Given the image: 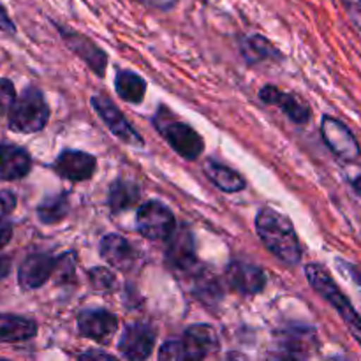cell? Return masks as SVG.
<instances>
[{"label": "cell", "instance_id": "cell-1", "mask_svg": "<svg viewBox=\"0 0 361 361\" xmlns=\"http://www.w3.org/2000/svg\"><path fill=\"white\" fill-rule=\"evenodd\" d=\"M256 231L264 247L282 263L296 267L302 261L298 236L286 215L274 208H263L256 217Z\"/></svg>", "mask_w": 361, "mask_h": 361}, {"label": "cell", "instance_id": "cell-2", "mask_svg": "<svg viewBox=\"0 0 361 361\" xmlns=\"http://www.w3.org/2000/svg\"><path fill=\"white\" fill-rule=\"evenodd\" d=\"M305 275L309 284L312 286L314 291L321 296V298L326 300L338 314L344 319V323L348 324L349 330L353 331L356 341H361V317L356 312L355 307L351 305L348 298H345L344 293L338 289V286L335 284V281L331 279V275L324 270L321 264L310 263L305 267Z\"/></svg>", "mask_w": 361, "mask_h": 361}, {"label": "cell", "instance_id": "cell-3", "mask_svg": "<svg viewBox=\"0 0 361 361\" xmlns=\"http://www.w3.org/2000/svg\"><path fill=\"white\" fill-rule=\"evenodd\" d=\"M217 348V337L210 326H190L182 338L166 342L159 351V361H203Z\"/></svg>", "mask_w": 361, "mask_h": 361}, {"label": "cell", "instance_id": "cell-4", "mask_svg": "<svg viewBox=\"0 0 361 361\" xmlns=\"http://www.w3.org/2000/svg\"><path fill=\"white\" fill-rule=\"evenodd\" d=\"M154 126L159 130V134L168 141L169 147L176 154L182 155L183 159L194 161V159H197L203 154L204 143L200 134L192 127L187 126L185 122L176 120L169 109H159V113L154 118Z\"/></svg>", "mask_w": 361, "mask_h": 361}, {"label": "cell", "instance_id": "cell-5", "mask_svg": "<svg viewBox=\"0 0 361 361\" xmlns=\"http://www.w3.org/2000/svg\"><path fill=\"white\" fill-rule=\"evenodd\" d=\"M49 118V108L41 90L30 87L16 99L9 111V129L14 133L32 134L44 129Z\"/></svg>", "mask_w": 361, "mask_h": 361}, {"label": "cell", "instance_id": "cell-6", "mask_svg": "<svg viewBox=\"0 0 361 361\" xmlns=\"http://www.w3.org/2000/svg\"><path fill=\"white\" fill-rule=\"evenodd\" d=\"M136 224L137 231L154 242L169 240L176 229L175 215L161 201H147L141 204L136 215Z\"/></svg>", "mask_w": 361, "mask_h": 361}, {"label": "cell", "instance_id": "cell-7", "mask_svg": "<svg viewBox=\"0 0 361 361\" xmlns=\"http://www.w3.org/2000/svg\"><path fill=\"white\" fill-rule=\"evenodd\" d=\"M321 136L326 147L334 152L337 157L344 159V161H356L360 157V145L355 140L351 130L348 126L341 122V120L334 118V116H323L321 122Z\"/></svg>", "mask_w": 361, "mask_h": 361}, {"label": "cell", "instance_id": "cell-8", "mask_svg": "<svg viewBox=\"0 0 361 361\" xmlns=\"http://www.w3.org/2000/svg\"><path fill=\"white\" fill-rule=\"evenodd\" d=\"M155 345L154 328L145 323H133L123 330L118 342V351L129 361H145Z\"/></svg>", "mask_w": 361, "mask_h": 361}, {"label": "cell", "instance_id": "cell-9", "mask_svg": "<svg viewBox=\"0 0 361 361\" xmlns=\"http://www.w3.org/2000/svg\"><path fill=\"white\" fill-rule=\"evenodd\" d=\"M92 108H94L95 111H97V115L104 120L108 129L111 130L118 140H122L123 143L134 145V147H141V145H143L141 136L133 129V126L127 122V118L120 113V109L116 108L115 102H111L108 97H104V95H94V97H92Z\"/></svg>", "mask_w": 361, "mask_h": 361}, {"label": "cell", "instance_id": "cell-10", "mask_svg": "<svg viewBox=\"0 0 361 361\" xmlns=\"http://www.w3.org/2000/svg\"><path fill=\"white\" fill-rule=\"evenodd\" d=\"M166 263L171 270L190 271L196 267V247H194V236L187 228L175 229L166 249Z\"/></svg>", "mask_w": 361, "mask_h": 361}, {"label": "cell", "instance_id": "cell-11", "mask_svg": "<svg viewBox=\"0 0 361 361\" xmlns=\"http://www.w3.org/2000/svg\"><path fill=\"white\" fill-rule=\"evenodd\" d=\"M118 328V319L115 314L102 309L83 310L78 317V330L83 337L106 344L115 335Z\"/></svg>", "mask_w": 361, "mask_h": 361}, {"label": "cell", "instance_id": "cell-12", "mask_svg": "<svg viewBox=\"0 0 361 361\" xmlns=\"http://www.w3.org/2000/svg\"><path fill=\"white\" fill-rule=\"evenodd\" d=\"M226 279L235 291L245 296L257 295L267 286V275L263 274V270L256 264L245 263V261L229 263V267L226 268Z\"/></svg>", "mask_w": 361, "mask_h": 361}, {"label": "cell", "instance_id": "cell-13", "mask_svg": "<svg viewBox=\"0 0 361 361\" xmlns=\"http://www.w3.org/2000/svg\"><path fill=\"white\" fill-rule=\"evenodd\" d=\"M95 166H97V161L94 155L87 152L66 150L55 161V171L71 182H83V180L92 178Z\"/></svg>", "mask_w": 361, "mask_h": 361}, {"label": "cell", "instance_id": "cell-14", "mask_svg": "<svg viewBox=\"0 0 361 361\" xmlns=\"http://www.w3.org/2000/svg\"><path fill=\"white\" fill-rule=\"evenodd\" d=\"M56 259L48 254H32L21 263L18 271V281L23 289H37L46 284L51 274L55 271Z\"/></svg>", "mask_w": 361, "mask_h": 361}, {"label": "cell", "instance_id": "cell-15", "mask_svg": "<svg viewBox=\"0 0 361 361\" xmlns=\"http://www.w3.org/2000/svg\"><path fill=\"white\" fill-rule=\"evenodd\" d=\"M261 101L267 102L270 106H277L281 108L293 122L296 123H307L310 118V109L300 101L296 95L286 94V92L279 90L275 87H263L259 92Z\"/></svg>", "mask_w": 361, "mask_h": 361}, {"label": "cell", "instance_id": "cell-16", "mask_svg": "<svg viewBox=\"0 0 361 361\" xmlns=\"http://www.w3.org/2000/svg\"><path fill=\"white\" fill-rule=\"evenodd\" d=\"M62 35L63 39H66V44L69 46L80 59H83L85 62L92 67L94 73L101 74V76L104 74L106 66H108V56H106V53L102 51L99 46H95L90 39L78 34V32L62 30Z\"/></svg>", "mask_w": 361, "mask_h": 361}, {"label": "cell", "instance_id": "cell-17", "mask_svg": "<svg viewBox=\"0 0 361 361\" xmlns=\"http://www.w3.org/2000/svg\"><path fill=\"white\" fill-rule=\"evenodd\" d=\"M101 257L113 268L118 270H129L136 261V252L130 247V243L120 235H106L101 240Z\"/></svg>", "mask_w": 361, "mask_h": 361}, {"label": "cell", "instance_id": "cell-18", "mask_svg": "<svg viewBox=\"0 0 361 361\" xmlns=\"http://www.w3.org/2000/svg\"><path fill=\"white\" fill-rule=\"evenodd\" d=\"M32 159L27 150L14 145H2L0 147V178L2 180H20L30 173Z\"/></svg>", "mask_w": 361, "mask_h": 361}, {"label": "cell", "instance_id": "cell-19", "mask_svg": "<svg viewBox=\"0 0 361 361\" xmlns=\"http://www.w3.org/2000/svg\"><path fill=\"white\" fill-rule=\"evenodd\" d=\"M203 169H204V175H207L208 178L219 187V189L224 190V192L233 194L245 189V178H243L240 173L233 171L231 168H228V166L221 164V162L208 159V161L204 162Z\"/></svg>", "mask_w": 361, "mask_h": 361}, {"label": "cell", "instance_id": "cell-20", "mask_svg": "<svg viewBox=\"0 0 361 361\" xmlns=\"http://www.w3.org/2000/svg\"><path fill=\"white\" fill-rule=\"evenodd\" d=\"M37 334L34 321L20 316L0 314V342L28 341Z\"/></svg>", "mask_w": 361, "mask_h": 361}, {"label": "cell", "instance_id": "cell-21", "mask_svg": "<svg viewBox=\"0 0 361 361\" xmlns=\"http://www.w3.org/2000/svg\"><path fill=\"white\" fill-rule=\"evenodd\" d=\"M116 94L130 104H140L147 94V83L141 76L130 71H120L115 80Z\"/></svg>", "mask_w": 361, "mask_h": 361}, {"label": "cell", "instance_id": "cell-22", "mask_svg": "<svg viewBox=\"0 0 361 361\" xmlns=\"http://www.w3.org/2000/svg\"><path fill=\"white\" fill-rule=\"evenodd\" d=\"M194 296L204 305H217L222 300L221 282L212 271L201 270L194 275Z\"/></svg>", "mask_w": 361, "mask_h": 361}, {"label": "cell", "instance_id": "cell-23", "mask_svg": "<svg viewBox=\"0 0 361 361\" xmlns=\"http://www.w3.org/2000/svg\"><path fill=\"white\" fill-rule=\"evenodd\" d=\"M137 197H140V189L134 183L126 182V180H116L109 189L108 204L115 214H120V212L133 207Z\"/></svg>", "mask_w": 361, "mask_h": 361}, {"label": "cell", "instance_id": "cell-24", "mask_svg": "<svg viewBox=\"0 0 361 361\" xmlns=\"http://www.w3.org/2000/svg\"><path fill=\"white\" fill-rule=\"evenodd\" d=\"M267 361H307L305 338L298 334L288 335Z\"/></svg>", "mask_w": 361, "mask_h": 361}, {"label": "cell", "instance_id": "cell-25", "mask_svg": "<svg viewBox=\"0 0 361 361\" xmlns=\"http://www.w3.org/2000/svg\"><path fill=\"white\" fill-rule=\"evenodd\" d=\"M242 53L249 63L263 62L267 59H279V51L271 46L268 39L261 35H252L242 42Z\"/></svg>", "mask_w": 361, "mask_h": 361}, {"label": "cell", "instance_id": "cell-26", "mask_svg": "<svg viewBox=\"0 0 361 361\" xmlns=\"http://www.w3.org/2000/svg\"><path fill=\"white\" fill-rule=\"evenodd\" d=\"M67 212H69V200L66 194H59V196L48 197L39 204L37 217L42 224H56L66 219Z\"/></svg>", "mask_w": 361, "mask_h": 361}, {"label": "cell", "instance_id": "cell-27", "mask_svg": "<svg viewBox=\"0 0 361 361\" xmlns=\"http://www.w3.org/2000/svg\"><path fill=\"white\" fill-rule=\"evenodd\" d=\"M55 277L59 282H73L74 281V263L73 256L66 254V256L59 257L55 263Z\"/></svg>", "mask_w": 361, "mask_h": 361}, {"label": "cell", "instance_id": "cell-28", "mask_svg": "<svg viewBox=\"0 0 361 361\" xmlns=\"http://www.w3.org/2000/svg\"><path fill=\"white\" fill-rule=\"evenodd\" d=\"M16 102V92L14 85L9 80H0V115L11 111Z\"/></svg>", "mask_w": 361, "mask_h": 361}, {"label": "cell", "instance_id": "cell-29", "mask_svg": "<svg viewBox=\"0 0 361 361\" xmlns=\"http://www.w3.org/2000/svg\"><path fill=\"white\" fill-rule=\"evenodd\" d=\"M90 279L92 284L97 289H109L113 286V282H115V275L109 270H106V268H94L90 271Z\"/></svg>", "mask_w": 361, "mask_h": 361}, {"label": "cell", "instance_id": "cell-30", "mask_svg": "<svg viewBox=\"0 0 361 361\" xmlns=\"http://www.w3.org/2000/svg\"><path fill=\"white\" fill-rule=\"evenodd\" d=\"M14 208H16V196L9 190H2L0 192V219L9 215Z\"/></svg>", "mask_w": 361, "mask_h": 361}, {"label": "cell", "instance_id": "cell-31", "mask_svg": "<svg viewBox=\"0 0 361 361\" xmlns=\"http://www.w3.org/2000/svg\"><path fill=\"white\" fill-rule=\"evenodd\" d=\"M78 361H118L115 356L108 355V353H101V351H87L80 356Z\"/></svg>", "mask_w": 361, "mask_h": 361}, {"label": "cell", "instance_id": "cell-32", "mask_svg": "<svg viewBox=\"0 0 361 361\" xmlns=\"http://www.w3.org/2000/svg\"><path fill=\"white\" fill-rule=\"evenodd\" d=\"M140 2L145 4V6L155 7V9L168 11L171 9V7H175V4L178 2V0H140Z\"/></svg>", "mask_w": 361, "mask_h": 361}, {"label": "cell", "instance_id": "cell-33", "mask_svg": "<svg viewBox=\"0 0 361 361\" xmlns=\"http://www.w3.org/2000/svg\"><path fill=\"white\" fill-rule=\"evenodd\" d=\"M338 264H342V270H345L349 274V277L355 281V284L358 286L360 291H361V271L358 270L356 267H353V264H348V263H342V261H338Z\"/></svg>", "mask_w": 361, "mask_h": 361}, {"label": "cell", "instance_id": "cell-34", "mask_svg": "<svg viewBox=\"0 0 361 361\" xmlns=\"http://www.w3.org/2000/svg\"><path fill=\"white\" fill-rule=\"evenodd\" d=\"M11 238H13V228H11V224H0V249H4V247L7 245V243L11 242Z\"/></svg>", "mask_w": 361, "mask_h": 361}, {"label": "cell", "instance_id": "cell-35", "mask_svg": "<svg viewBox=\"0 0 361 361\" xmlns=\"http://www.w3.org/2000/svg\"><path fill=\"white\" fill-rule=\"evenodd\" d=\"M0 30L9 32V34H13L14 32V23L9 20V16H7L6 9H4L2 6H0Z\"/></svg>", "mask_w": 361, "mask_h": 361}, {"label": "cell", "instance_id": "cell-36", "mask_svg": "<svg viewBox=\"0 0 361 361\" xmlns=\"http://www.w3.org/2000/svg\"><path fill=\"white\" fill-rule=\"evenodd\" d=\"M11 271V259L7 256H2L0 254V281H2L4 277H7Z\"/></svg>", "mask_w": 361, "mask_h": 361}, {"label": "cell", "instance_id": "cell-37", "mask_svg": "<svg viewBox=\"0 0 361 361\" xmlns=\"http://www.w3.org/2000/svg\"><path fill=\"white\" fill-rule=\"evenodd\" d=\"M353 189H355V192L361 197V175L356 176V178L353 180Z\"/></svg>", "mask_w": 361, "mask_h": 361}, {"label": "cell", "instance_id": "cell-38", "mask_svg": "<svg viewBox=\"0 0 361 361\" xmlns=\"http://www.w3.org/2000/svg\"><path fill=\"white\" fill-rule=\"evenodd\" d=\"M0 361H2V360H0Z\"/></svg>", "mask_w": 361, "mask_h": 361}]
</instances>
